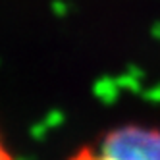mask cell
Returning <instances> with one entry per match:
<instances>
[{
	"mask_svg": "<svg viewBox=\"0 0 160 160\" xmlns=\"http://www.w3.org/2000/svg\"><path fill=\"white\" fill-rule=\"evenodd\" d=\"M68 160H160V128L120 125L83 145Z\"/></svg>",
	"mask_w": 160,
	"mask_h": 160,
	"instance_id": "obj_1",
	"label": "cell"
},
{
	"mask_svg": "<svg viewBox=\"0 0 160 160\" xmlns=\"http://www.w3.org/2000/svg\"><path fill=\"white\" fill-rule=\"evenodd\" d=\"M0 160H16L14 154L6 148V145H4V141H2V137H0Z\"/></svg>",
	"mask_w": 160,
	"mask_h": 160,
	"instance_id": "obj_2",
	"label": "cell"
}]
</instances>
